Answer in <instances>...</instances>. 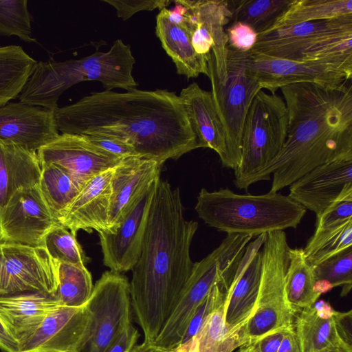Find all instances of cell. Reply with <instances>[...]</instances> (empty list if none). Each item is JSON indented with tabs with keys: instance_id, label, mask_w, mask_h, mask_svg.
Returning a JSON list of instances; mask_svg holds the SVG:
<instances>
[{
	"instance_id": "obj_1",
	"label": "cell",
	"mask_w": 352,
	"mask_h": 352,
	"mask_svg": "<svg viewBox=\"0 0 352 352\" xmlns=\"http://www.w3.org/2000/svg\"><path fill=\"white\" fill-rule=\"evenodd\" d=\"M62 133L109 137L163 164L198 148L184 104L167 89L92 92L54 111Z\"/></svg>"
},
{
	"instance_id": "obj_2",
	"label": "cell",
	"mask_w": 352,
	"mask_h": 352,
	"mask_svg": "<svg viewBox=\"0 0 352 352\" xmlns=\"http://www.w3.org/2000/svg\"><path fill=\"white\" fill-rule=\"evenodd\" d=\"M197 228V221L185 219L179 188L160 177L129 282L132 312L144 342H154L178 302L192 272L190 248Z\"/></svg>"
},
{
	"instance_id": "obj_3",
	"label": "cell",
	"mask_w": 352,
	"mask_h": 352,
	"mask_svg": "<svg viewBox=\"0 0 352 352\" xmlns=\"http://www.w3.org/2000/svg\"><path fill=\"white\" fill-rule=\"evenodd\" d=\"M288 111L284 145L261 173L278 192L318 166L352 160L351 80L338 85L301 82L280 88Z\"/></svg>"
},
{
	"instance_id": "obj_4",
	"label": "cell",
	"mask_w": 352,
	"mask_h": 352,
	"mask_svg": "<svg viewBox=\"0 0 352 352\" xmlns=\"http://www.w3.org/2000/svg\"><path fill=\"white\" fill-rule=\"evenodd\" d=\"M135 63L130 45L120 38L106 52L65 61H38L19 95L20 102L55 111L64 91L86 80L99 81L109 91L136 89L132 75Z\"/></svg>"
},
{
	"instance_id": "obj_5",
	"label": "cell",
	"mask_w": 352,
	"mask_h": 352,
	"mask_svg": "<svg viewBox=\"0 0 352 352\" xmlns=\"http://www.w3.org/2000/svg\"><path fill=\"white\" fill-rule=\"evenodd\" d=\"M195 209L205 223L227 234L258 236L296 228L306 209L288 195L268 192L239 195L229 188H201Z\"/></svg>"
},
{
	"instance_id": "obj_6",
	"label": "cell",
	"mask_w": 352,
	"mask_h": 352,
	"mask_svg": "<svg viewBox=\"0 0 352 352\" xmlns=\"http://www.w3.org/2000/svg\"><path fill=\"white\" fill-rule=\"evenodd\" d=\"M252 239L248 234H227L217 248L193 263L175 309L152 344L168 351L179 344L191 318L212 287L221 283L228 288Z\"/></svg>"
},
{
	"instance_id": "obj_7",
	"label": "cell",
	"mask_w": 352,
	"mask_h": 352,
	"mask_svg": "<svg viewBox=\"0 0 352 352\" xmlns=\"http://www.w3.org/2000/svg\"><path fill=\"white\" fill-rule=\"evenodd\" d=\"M288 111L276 94L260 90L247 113L242 132L241 155L234 169V183L247 190L277 157L287 137Z\"/></svg>"
},
{
	"instance_id": "obj_8",
	"label": "cell",
	"mask_w": 352,
	"mask_h": 352,
	"mask_svg": "<svg viewBox=\"0 0 352 352\" xmlns=\"http://www.w3.org/2000/svg\"><path fill=\"white\" fill-rule=\"evenodd\" d=\"M289 248L284 230L267 233L261 249V277L255 308L243 327L247 344L273 331L294 329L296 313L285 290Z\"/></svg>"
},
{
	"instance_id": "obj_9",
	"label": "cell",
	"mask_w": 352,
	"mask_h": 352,
	"mask_svg": "<svg viewBox=\"0 0 352 352\" xmlns=\"http://www.w3.org/2000/svg\"><path fill=\"white\" fill-rule=\"evenodd\" d=\"M247 52H239L228 46L227 76L223 83L218 79L213 58L208 60L211 94L217 114L226 132L229 168L235 169L241 155V139L245 119L256 95L261 90L258 82L245 71Z\"/></svg>"
},
{
	"instance_id": "obj_10",
	"label": "cell",
	"mask_w": 352,
	"mask_h": 352,
	"mask_svg": "<svg viewBox=\"0 0 352 352\" xmlns=\"http://www.w3.org/2000/svg\"><path fill=\"white\" fill-rule=\"evenodd\" d=\"M89 315L85 340L77 352H105L132 319L129 282L111 270L98 280L85 304Z\"/></svg>"
},
{
	"instance_id": "obj_11",
	"label": "cell",
	"mask_w": 352,
	"mask_h": 352,
	"mask_svg": "<svg viewBox=\"0 0 352 352\" xmlns=\"http://www.w3.org/2000/svg\"><path fill=\"white\" fill-rule=\"evenodd\" d=\"M245 71L271 94L282 87L313 82L338 85L351 80L352 64L329 60H289L247 52Z\"/></svg>"
},
{
	"instance_id": "obj_12",
	"label": "cell",
	"mask_w": 352,
	"mask_h": 352,
	"mask_svg": "<svg viewBox=\"0 0 352 352\" xmlns=\"http://www.w3.org/2000/svg\"><path fill=\"white\" fill-rule=\"evenodd\" d=\"M58 262L43 247L0 243V297L24 292L56 296Z\"/></svg>"
},
{
	"instance_id": "obj_13",
	"label": "cell",
	"mask_w": 352,
	"mask_h": 352,
	"mask_svg": "<svg viewBox=\"0 0 352 352\" xmlns=\"http://www.w3.org/2000/svg\"><path fill=\"white\" fill-rule=\"evenodd\" d=\"M58 223L38 185L20 190L0 212V243L43 247L45 235Z\"/></svg>"
},
{
	"instance_id": "obj_14",
	"label": "cell",
	"mask_w": 352,
	"mask_h": 352,
	"mask_svg": "<svg viewBox=\"0 0 352 352\" xmlns=\"http://www.w3.org/2000/svg\"><path fill=\"white\" fill-rule=\"evenodd\" d=\"M186 8V30L190 34L195 52L213 58L218 80L227 76L228 36L226 24L230 13L226 0H181Z\"/></svg>"
},
{
	"instance_id": "obj_15",
	"label": "cell",
	"mask_w": 352,
	"mask_h": 352,
	"mask_svg": "<svg viewBox=\"0 0 352 352\" xmlns=\"http://www.w3.org/2000/svg\"><path fill=\"white\" fill-rule=\"evenodd\" d=\"M160 177L136 200L114 232H98L103 263L111 271L122 274L132 270L138 262L153 194Z\"/></svg>"
},
{
	"instance_id": "obj_16",
	"label": "cell",
	"mask_w": 352,
	"mask_h": 352,
	"mask_svg": "<svg viewBox=\"0 0 352 352\" xmlns=\"http://www.w3.org/2000/svg\"><path fill=\"white\" fill-rule=\"evenodd\" d=\"M40 163L66 170L80 189L91 177L115 167L122 159L93 145L82 135L62 133L37 151Z\"/></svg>"
},
{
	"instance_id": "obj_17",
	"label": "cell",
	"mask_w": 352,
	"mask_h": 352,
	"mask_svg": "<svg viewBox=\"0 0 352 352\" xmlns=\"http://www.w3.org/2000/svg\"><path fill=\"white\" fill-rule=\"evenodd\" d=\"M346 32H352V15L299 23L258 34L250 52L299 60L301 52L316 42Z\"/></svg>"
},
{
	"instance_id": "obj_18",
	"label": "cell",
	"mask_w": 352,
	"mask_h": 352,
	"mask_svg": "<svg viewBox=\"0 0 352 352\" xmlns=\"http://www.w3.org/2000/svg\"><path fill=\"white\" fill-rule=\"evenodd\" d=\"M54 111L23 102L0 107V141L37 152L59 135Z\"/></svg>"
},
{
	"instance_id": "obj_19",
	"label": "cell",
	"mask_w": 352,
	"mask_h": 352,
	"mask_svg": "<svg viewBox=\"0 0 352 352\" xmlns=\"http://www.w3.org/2000/svg\"><path fill=\"white\" fill-rule=\"evenodd\" d=\"M267 234H262L246 247L237 270L226 289L224 318L230 329H241L251 317L258 294L262 258L261 249Z\"/></svg>"
},
{
	"instance_id": "obj_20",
	"label": "cell",
	"mask_w": 352,
	"mask_h": 352,
	"mask_svg": "<svg viewBox=\"0 0 352 352\" xmlns=\"http://www.w3.org/2000/svg\"><path fill=\"white\" fill-rule=\"evenodd\" d=\"M89 315L84 305L60 307L50 313L20 345L21 352H77L86 336Z\"/></svg>"
},
{
	"instance_id": "obj_21",
	"label": "cell",
	"mask_w": 352,
	"mask_h": 352,
	"mask_svg": "<svg viewBox=\"0 0 352 352\" xmlns=\"http://www.w3.org/2000/svg\"><path fill=\"white\" fill-rule=\"evenodd\" d=\"M162 166L155 160L134 155L114 167L107 232L116 230L136 200L160 177Z\"/></svg>"
},
{
	"instance_id": "obj_22",
	"label": "cell",
	"mask_w": 352,
	"mask_h": 352,
	"mask_svg": "<svg viewBox=\"0 0 352 352\" xmlns=\"http://www.w3.org/2000/svg\"><path fill=\"white\" fill-rule=\"evenodd\" d=\"M289 186L288 196L318 217L352 187V160L318 166Z\"/></svg>"
},
{
	"instance_id": "obj_23",
	"label": "cell",
	"mask_w": 352,
	"mask_h": 352,
	"mask_svg": "<svg viewBox=\"0 0 352 352\" xmlns=\"http://www.w3.org/2000/svg\"><path fill=\"white\" fill-rule=\"evenodd\" d=\"M113 170L114 167L105 170L86 182L58 222L75 235L81 230L108 231Z\"/></svg>"
},
{
	"instance_id": "obj_24",
	"label": "cell",
	"mask_w": 352,
	"mask_h": 352,
	"mask_svg": "<svg viewBox=\"0 0 352 352\" xmlns=\"http://www.w3.org/2000/svg\"><path fill=\"white\" fill-rule=\"evenodd\" d=\"M183 102L198 148H209L219 156L223 167L229 168L226 132L217 114L210 91L196 82L184 88L179 95Z\"/></svg>"
},
{
	"instance_id": "obj_25",
	"label": "cell",
	"mask_w": 352,
	"mask_h": 352,
	"mask_svg": "<svg viewBox=\"0 0 352 352\" xmlns=\"http://www.w3.org/2000/svg\"><path fill=\"white\" fill-rule=\"evenodd\" d=\"M63 307L56 297L24 292L0 297V321L19 346L40 327L46 316Z\"/></svg>"
},
{
	"instance_id": "obj_26",
	"label": "cell",
	"mask_w": 352,
	"mask_h": 352,
	"mask_svg": "<svg viewBox=\"0 0 352 352\" xmlns=\"http://www.w3.org/2000/svg\"><path fill=\"white\" fill-rule=\"evenodd\" d=\"M338 311L320 300L296 313L294 330L301 352H322L336 346H352L342 339Z\"/></svg>"
},
{
	"instance_id": "obj_27",
	"label": "cell",
	"mask_w": 352,
	"mask_h": 352,
	"mask_svg": "<svg viewBox=\"0 0 352 352\" xmlns=\"http://www.w3.org/2000/svg\"><path fill=\"white\" fill-rule=\"evenodd\" d=\"M41 174L36 152L0 141V212L18 190L37 186Z\"/></svg>"
},
{
	"instance_id": "obj_28",
	"label": "cell",
	"mask_w": 352,
	"mask_h": 352,
	"mask_svg": "<svg viewBox=\"0 0 352 352\" xmlns=\"http://www.w3.org/2000/svg\"><path fill=\"white\" fill-rule=\"evenodd\" d=\"M155 32L162 46L175 63L178 74L187 78H197L201 74L208 76V57L195 52L190 34L168 20L165 8L160 10L157 16Z\"/></svg>"
},
{
	"instance_id": "obj_29",
	"label": "cell",
	"mask_w": 352,
	"mask_h": 352,
	"mask_svg": "<svg viewBox=\"0 0 352 352\" xmlns=\"http://www.w3.org/2000/svg\"><path fill=\"white\" fill-rule=\"evenodd\" d=\"M246 344L243 327L230 329L226 324L223 302L206 317L187 344L172 352H232Z\"/></svg>"
},
{
	"instance_id": "obj_30",
	"label": "cell",
	"mask_w": 352,
	"mask_h": 352,
	"mask_svg": "<svg viewBox=\"0 0 352 352\" xmlns=\"http://www.w3.org/2000/svg\"><path fill=\"white\" fill-rule=\"evenodd\" d=\"M285 279L287 300L296 313L314 305L320 294L315 289L314 267L306 259L302 248H289Z\"/></svg>"
},
{
	"instance_id": "obj_31",
	"label": "cell",
	"mask_w": 352,
	"mask_h": 352,
	"mask_svg": "<svg viewBox=\"0 0 352 352\" xmlns=\"http://www.w3.org/2000/svg\"><path fill=\"white\" fill-rule=\"evenodd\" d=\"M36 63L21 46L0 47V107L20 95Z\"/></svg>"
},
{
	"instance_id": "obj_32",
	"label": "cell",
	"mask_w": 352,
	"mask_h": 352,
	"mask_svg": "<svg viewBox=\"0 0 352 352\" xmlns=\"http://www.w3.org/2000/svg\"><path fill=\"white\" fill-rule=\"evenodd\" d=\"M230 20L250 26L256 34L270 30L295 0H226Z\"/></svg>"
},
{
	"instance_id": "obj_33",
	"label": "cell",
	"mask_w": 352,
	"mask_h": 352,
	"mask_svg": "<svg viewBox=\"0 0 352 352\" xmlns=\"http://www.w3.org/2000/svg\"><path fill=\"white\" fill-rule=\"evenodd\" d=\"M41 165V174L38 186L53 217L58 221L80 188L62 168L51 163Z\"/></svg>"
},
{
	"instance_id": "obj_34",
	"label": "cell",
	"mask_w": 352,
	"mask_h": 352,
	"mask_svg": "<svg viewBox=\"0 0 352 352\" xmlns=\"http://www.w3.org/2000/svg\"><path fill=\"white\" fill-rule=\"evenodd\" d=\"M350 15H352V0H295L270 30L299 23Z\"/></svg>"
},
{
	"instance_id": "obj_35",
	"label": "cell",
	"mask_w": 352,
	"mask_h": 352,
	"mask_svg": "<svg viewBox=\"0 0 352 352\" xmlns=\"http://www.w3.org/2000/svg\"><path fill=\"white\" fill-rule=\"evenodd\" d=\"M58 279L56 297L63 307L85 305L94 288L91 274L85 265L58 262Z\"/></svg>"
},
{
	"instance_id": "obj_36",
	"label": "cell",
	"mask_w": 352,
	"mask_h": 352,
	"mask_svg": "<svg viewBox=\"0 0 352 352\" xmlns=\"http://www.w3.org/2000/svg\"><path fill=\"white\" fill-rule=\"evenodd\" d=\"M315 289L320 295L335 287H342L340 295L346 296L352 287V248L349 247L328 259L313 265Z\"/></svg>"
},
{
	"instance_id": "obj_37",
	"label": "cell",
	"mask_w": 352,
	"mask_h": 352,
	"mask_svg": "<svg viewBox=\"0 0 352 352\" xmlns=\"http://www.w3.org/2000/svg\"><path fill=\"white\" fill-rule=\"evenodd\" d=\"M352 245V219L314 232L303 249L307 261L316 265Z\"/></svg>"
},
{
	"instance_id": "obj_38",
	"label": "cell",
	"mask_w": 352,
	"mask_h": 352,
	"mask_svg": "<svg viewBox=\"0 0 352 352\" xmlns=\"http://www.w3.org/2000/svg\"><path fill=\"white\" fill-rule=\"evenodd\" d=\"M43 248L54 261L59 263L85 265L89 260L77 241L76 235L60 223L47 233Z\"/></svg>"
},
{
	"instance_id": "obj_39",
	"label": "cell",
	"mask_w": 352,
	"mask_h": 352,
	"mask_svg": "<svg viewBox=\"0 0 352 352\" xmlns=\"http://www.w3.org/2000/svg\"><path fill=\"white\" fill-rule=\"evenodd\" d=\"M0 35H14L28 43L36 42L32 36L28 1L0 0Z\"/></svg>"
},
{
	"instance_id": "obj_40",
	"label": "cell",
	"mask_w": 352,
	"mask_h": 352,
	"mask_svg": "<svg viewBox=\"0 0 352 352\" xmlns=\"http://www.w3.org/2000/svg\"><path fill=\"white\" fill-rule=\"evenodd\" d=\"M300 60H329L352 63V32L321 39L303 50Z\"/></svg>"
},
{
	"instance_id": "obj_41",
	"label": "cell",
	"mask_w": 352,
	"mask_h": 352,
	"mask_svg": "<svg viewBox=\"0 0 352 352\" xmlns=\"http://www.w3.org/2000/svg\"><path fill=\"white\" fill-rule=\"evenodd\" d=\"M226 293V287L221 283L212 287L209 294L197 308L177 346L187 344L194 337L206 317L224 302Z\"/></svg>"
},
{
	"instance_id": "obj_42",
	"label": "cell",
	"mask_w": 352,
	"mask_h": 352,
	"mask_svg": "<svg viewBox=\"0 0 352 352\" xmlns=\"http://www.w3.org/2000/svg\"><path fill=\"white\" fill-rule=\"evenodd\" d=\"M316 217V232L338 226L352 219V187L346 188Z\"/></svg>"
},
{
	"instance_id": "obj_43",
	"label": "cell",
	"mask_w": 352,
	"mask_h": 352,
	"mask_svg": "<svg viewBox=\"0 0 352 352\" xmlns=\"http://www.w3.org/2000/svg\"><path fill=\"white\" fill-rule=\"evenodd\" d=\"M115 8L117 16L125 21L140 11H152L166 8L173 1L169 0H102Z\"/></svg>"
},
{
	"instance_id": "obj_44",
	"label": "cell",
	"mask_w": 352,
	"mask_h": 352,
	"mask_svg": "<svg viewBox=\"0 0 352 352\" xmlns=\"http://www.w3.org/2000/svg\"><path fill=\"white\" fill-rule=\"evenodd\" d=\"M228 46L239 52H248L254 46L258 34L248 25L241 22H233L227 28Z\"/></svg>"
},
{
	"instance_id": "obj_45",
	"label": "cell",
	"mask_w": 352,
	"mask_h": 352,
	"mask_svg": "<svg viewBox=\"0 0 352 352\" xmlns=\"http://www.w3.org/2000/svg\"><path fill=\"white\" fill-rule=\"evenodd\" d=\"M82 135L93 145L119 158L138 155L134 148L126 142L109 137Z\"/></svg>"
},
{
	"instance_id": "obj_46",
	"label": "cell",
	"mask_w": 352,
	"mask_h": 352,
	"mask_svg": "<svg viewBox=\"0 0 352 352\" xmlns=\"http://www.w3.org/2000/svg\"><path fill=\"white\" fill-rule=\"evenodd\" d=\"M286 329L267 333L240 347V352H278Z\"/></svg>"
},
{
	"instance_id": "obj_47",
	"label": "cell",
	"mask_w": 352,
	"mask_h": 352,
	"mask_svg": "<svg viewBox=\"0 0 352 352\" xmlns=\"http://www.w3.org/2000/svg\"><path fill=\"white\" fill-rule=\"evenodd\" d=\"M139 337L138 329L131 322L122 330L105 352H131L137 344Z\"/></svg>"
},
{
	"instance_id": "obj_48",
	"label": "cell",
	"mask_w": 352,
	"mask_h": 352,
	"mask_svg": "<svg viewBox=\"0 0 352 352\" xmlns=\"http://www.w3.org/2000/svg\"><path fill=\"white\" fill-rule=\"evenodd\" d=\"M278 352H301L294 329L285 330Z\"/></svg>"
},
{
	"instance_id": "obj_49",
	"label": "cell",
	"mask_w": 352,
	"mask_h": 352,
	"mask_svg": "<svg viewBox=\"0 0 352 352\" xmlns=\"http://www.w3.org/2000/svg\"><path fill=\"white\" fill-rule=\"evenodd\" d=\"M0 349L3 352H21L18 342L8 333L0 321Z\"/></svg>"
},
{
	"instance_id": "obj_50",
	"label": "cell",
	"mask_w": 352,
	"mask_h": 352,
	"mask_svg": "<svg viewBox=\"0 0 352 352\" xmlns=\"http://www.w3.org/2000/svg\"><path fill=\"white\" fill-rule=\"evenodd\" d=\"M131 352H172L160 349L149 342H143L136 344Z\"/></svg>"
},
{
	"instance_id": "obj_51",
	"label": "cell",
	"mask_w": 352,
	"mask_h": 352,
	"mask_svg": "<svg viewBox=\"0 0 352 352\" xmlns=\"http://www.w3.org/2000/svg\"><path fill=\"white\" fill-rule=\"evenodd\" d=\"M322 352H352V349L346 346H336L328 349Z\"/></svg>"
},
{
	"instance_id": "obj_52",
	"label": "cell",
	"mask_w": 352,
	"mask_h": 352,
	"mask_svg": "<svg viewBox=\"0 0 352 352\" xmlns=\"http://www.w3.org/2000/svg\"><path fill=\"white\" fill-rule=\"evenodd\" d=\"M239 352H240V351H239Z\"/></svg>"
}]
</instances>
